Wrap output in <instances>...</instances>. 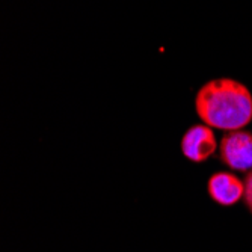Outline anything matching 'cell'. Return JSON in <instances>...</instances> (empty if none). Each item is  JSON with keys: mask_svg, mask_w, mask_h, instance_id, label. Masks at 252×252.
<instances>
[{"mask_svg": "<svg viewBox=\"0 0 252 252\" xmlns=\"http://www.w3.org/2000/svg\"><path fill=\"white\" fill-rule=\"evenodd\" d=\"M195 109L199 120L212 128L243 130L252 123V94L239 80L215 79L199 88Z\"/></svg>", "mask_w": 252, "mask_h": 252, "instance_id": "obj_1", "label": "cell"}, {"mask_svg": "<svg viewBox=\"0 0 252 252\" xmlns=\"http://www.w3.org/2000/svg\"><path fill=\"white\" fill-rule=\"evenodd\" d=\"M219 154L223 165L233 171H252V133L246 130L228 131L220 141Z\"/></svg>", "mask_w": 252, "mask_h": 252, "instance_id": "obj_2", "label": "cell"}, {"mask_svg": "<svg viewBox=\"0 0 252 252\" xmlns=\"http://www.w3.org/2000/svg\"><path fill=\"white\" fill-rule=\"evenodd\" d=\"M218 148L216 136L207 124L192 126L181 139V151L193 163H202L209 160Z\"/></svg>", "mask_w": 252, "mask_h": 252, "instance_id": "obj_3", "label": "cell"}, {"mask_svg": "<svg viewBox=\"0 0 252 252\" xmlns=\"http://www.w3.org/2000/svg\"><path fill=\"white\" fill-rule=\"evenodd\" d=\"M207 189L212 199L223 207H230L245 198V181L233 172L220 171L213 174Z\"/></svg>", "mask_w": 252, "mask_h": 252, "instance_id": "obj_4", "label": "cell"}, {"mask_svg": "<svg viewBox=\"0 0 252 252\" xmlns=\"http://www.w3.org/2000/svg\"><path fill=\"white\" fill-rule=\"evenodd\" d=\"M246 207L249 209V212L252 213V171L248 172L246 178H245V198H243Z\"/></svg>", "mask_w": 252, "mask_h": 252, "instance_id": "obj_5", "label": "cell"}]
</instances>
